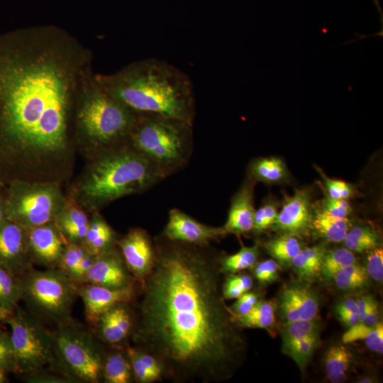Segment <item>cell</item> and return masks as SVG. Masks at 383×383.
Wrapping results in <instances>:
<instances>
[{
    "label": "cell",
    "mask_w": 383,
    "mask_h": 383,
    "mask_svg": "<svg viewBox=\"0 0 383 383\" xmlns=\"http://www.w3.org/2000/svg\"><path fill=\"white\" fill-rule=\"evenodd\" d=\"M356 262L353 252L346 248L326 251L323 259L321 275L326 280L333 279L340 270Z\"/></svg>",
    "instance_id": "35"
},
{
    "label": "cell",
    "mask_w": 383,
    "mask_h": 383,
    "mask_svg": "<svg viewBox=\"0 0 383 383\" xmlns=\"http://www.w3.org/2000/svg\"><path fill=\"white\" fill-rule=\"evenodd\" d=\"M231 313L234 323L241 328L270 330L275 324V306L269 301L260 300L245 314L236 315L231 311Z\"/></svg>",
    "instance_id": "27"
},
{
    "label": "cell",
    "mask_w": 383,
    "mask_h": 383,
    "mask_svg": "<svg viewBox=\"0 0 383 383\" xmlns=\"http://www.w3.org/2000/svg\"><path fill=\"white\" fill-rule=\"evenodd\" d=\"M65 204L55 221L67 243L82 244L87 231L90 213L66 192Z\"/></svg>",
    "instance_id": "21"
},
{
    "label": "cell",
    "mask_w": 383,
    "mask_h": 383,
    "mask_svg": "<svg viewBox=\"0 0 383 383\" xmlns=\"http://www.w3.org/2000/svg\"><path fill=\"white\" fill-rule=\"evenodd\" d=\"M6 219V186H0V225Z\"/></svg>",
    "instance_id": "53"
},
{
    "label": "cell",
    "mask_w": 383,
    "mask_h": 383,
    "mask_svg": "<svg viewBox=\"0 0 383 383\" xmlns=\"http://www.w3.org/2000/svg\"><path fill=\"white\" fill-rule=\"evenodd\" d=\"M0 264L18 277L33 267L27 230L8 219L0 225Z\"/></svg>",
    "instance_id": "15"
},
{
    "label": "cell",
    "mask_w": 383,
    "mask_h": 383,
    "mask_svg": "<svg viewBox=\"0 0 383 383\" xmlns=\"http://www.w3.org/2000/svg\"><path fill=\"white\" fill-rule=\"evenodd\" d=\"M56 182L13 181L6 186V218L26 229L55 222L66 200Z\"/></svg>",
    "instance_id": "9"
},
{
    "label": "cell",
    "mask_w": 383,
    "mask_h": 383,
    "mask_svg": "<svg viewBox=\"0 0 383 383\" xmlns=\"http://www.w3.org/2000/svg\"><path fill=\"white\" fill-rule=\"evenodd\" d=\"M266 252L282 266H291L303 248L301 239L293 235H278L263 244Z\"/></svg>",
    "instance_id": "28"
},
{
    "label": "cell",
    "mask_w": 383,
    "mask_h": 383,
    "mask_svg": "<svg viewBox=\"0 0 383 383\" xmlns=\"http://www.w3.org/2000/svg\"><path fill=\"white\" fill-rule=\"evenodd\" d=\"M374 299L370 296H362L356 299L357 306V313L360 320L363 318Z\"/></svg>",
    "instance_id": "51"
},
{
    "label": "cell",
    "mask_w": 383,
    "mask_h": 383,
    "mask_svg": "<svg viewBox=\"0 0 383 383\" xmlns=\"http://www.w3.org/2000/svg\"><path fill=\"white\" fill-rule=\"evenodd\" d=\"M55 360L52 365L76 382L98 383L105 353L99 339L72 318L52 331Z\"/></svg>",
    "instance_id": "8"
},
{
    "label": "cell",
    "mask_w": 383,
    "mask_h": 383,
    "mask_svg": "<svg viewBox=\"0 0 383 383\" xmlns=\"http://www.w3.org/2000/svg\"><path fill=\"white\" fill-rule=\"evenodd\" d=\"M351 223L348 218H337L320 209L313 210L311 232L328 242L339 243L345 238Z\"/></svg>",
    "instance_id": "24"
},
{
    "label": "cell",
    "mask_w": 383,
    "mask_h": 383,
    "mask_svg": "<svg viewBox=\"0 0 383 383\" xmlns=\"http://www.w3.org/2000/svg\"><path fill=\"white\" fill-rule=\"evenodd\" d=\"M278 204L271 198H267L262 204L255 211L252 233L258 235L271 228L278 215Z\"/></svg>",
    "instance_id": "38"
},
{
    "label": "cell",
    "mask_w": 383,
    "mask_h": 383,
    "mask_svg": "<svg viewBox=\"0 0 383 383\" xmlns=\"http://www.w3.org/2000/svg\"><path fill=\"white\" fill-rule=\"evenodd\" d=\"M317 170L320 172L324 182L327 195L329 196L347 200L355 194L356 192L353 185L342 180L328 177L319 168H317Z\"/></svg>",
    "instance_id": "43"
},
{
    "label": "cell",
    "mask_w": 383,
    "mask_h": 383,
    "mask_svg": "<svg viewBox=\"0 0 383 383\" xmlns=\"http://www.w3.org/2000/svg\"><path fill=\"white\" fill-rule=\"evenodd\" d=\"M23 377L25 382L30 383H75L52 365L23 374Z\"/></svg>",
    "instance_id": "42"
},
{
    "label": "cell",
    "mask_w": 383,
    "mask_h": 383,
    "mask_svg": "<svg viewBox=\"0 0 383 383\" xmlns=\"http://www.w3.org/2000/svg\"><path fill=\"white\" fill-rule=\"evenodd\" d=\"M132 282V274L117 246L95 255L84 280V283L113 289L133 287Z\"/></svg>",
    "instance_id": "16"
},
{
    "label": "cell",
    "mask_w": 383,
    "mask_h": 383,
    "mask_svg": "<svg viewBox=\"0 0 383 383\" xmlns=\"http://www.w3.org/2000/svg\"><path fill=\"white\" fill-rule=\"evenodd\" d=\"M96 84L136 114H153L194 122L196 101L189 77L155 58L133 62L116 73L96 75Z\"/></svg>",
    "instance_id": "3"
},
{
    "label": "cell",
    "mask_w": 383,
    "mask_h": 383,
    "mask_svg": "<svg viewBox=\"0 0 383 383\" xmlns=\"http://www.w3.org/2000/svg\"><path fill=\"white\" fill-rule=\"evenodd\" d=\"M77 291L84 304L85 318L92 326L105 311L116 304L128 303L135 295L133 287L113 289L89 283L77 285Z\"/></svg>",
    "instance_id": "18"
},
{
    "label": "cell",
    "mask_w": 383,
    "mask_h": 383,
    "mask_svg": "<svg viewBox=\"0 0 383 383\" xmlns=\"http://www.w3.org/2000/svg\"><path fill=\"white\" fill-rule=\"evenodd\" d=\"M311 191L296 189L292 196H287L272 229L278 235L296 236L300 239L311 233L313 209Z\"/></svg>",
    "instance_id": "11"
},
{
    "label": "cell",
    "mask_w": 383,
    "mask_h": 383,
    "mask_svg": "<svg viewBox=\"0 0 383 383\" xmlns=\"http://www.w3.org/2000/svg\"><path fill=\"white\" fill-rule=\"evenodd\" d=\"M379 321V311L377 303L372 301L361 322L367 326H374Z\"/></svg>",
    "instance_id": "49"
},
{
    "label": "cell",
    "mask_w": 383,
    "mask_h": 383,
    "mask_svg": "<svg viewBox=\"0 0 383 383\" xmlns=\"http://www.w3.org/2000/svg\"><path fill=\"white\" fill-rule=\"evenodd\" d=\"M368 277L365 267L356 262L340 270L333 279L340 290L348 292L365 287Z\"/></svg>",
    "instance_id": "36"
},
{
    "label": "cell",
    "mask_w": 383,
    "mask_h": 383,
    "mask_svg": "<svg viewBox=\"0 0 383 383\" xmlns=\"http://www.w3.org/2000/svg\"><path fill=\"white\" fill-rule=\"evenodd\" d=\"M279 307L284 323L316 319L320 301L311 287L304 283L295 282L282 290Z\"/></svg>",
    "instance_id": "17"
},
{
    "label": "cell",
    "mask_w": 383,
    "mask_h": 383,
    "mask_svg": "<svg viewBox=\"0 0 383 383\" xmlns=\"http://www.w3.org/2000/svg\"><path fill=\"white\" fill-rule=\"evenodd\" d=\"M259 301V295L249 291L237 298L229 309L236 315H243L249 312Z\"/></svg>",
    "instance_id": "48"
},
{
    "label": "cell",
    "mask_w": 383,
    "mask_h": 383,
    "mask_svg": "<svg viewBox=\"0 0 383 383\" xmlns=\"http://www.w3.org/2000/svg\"><path fill=\"white\" fill-rule=\"evenodd\" d=\"M326 252L323 244L303 248L292 262L293 271L302 280L311 281L316 279L321 275Z\"/></svg>",
    "instance_id": "25"
},
{
    "label": "cell",
    "mask_w": 383,
    "mask_h": 383,
    "mask_svg": "<svg viewBox=\"0 0 383 383\" xmlns=\"http://www.w3.org/2000/svg\"><path fill=\"white\" fill-rule=\"evenodd\" d=\"M0 186H5L4 184L1 182V179H0Z\"/></svg>",
    "instance_id": "56"
},
{
    "label": "cell",
    "mask_w": 383,
    "mask_h": 383,
    "mask_svg": "<svg viewBox=\"0 0 383 383\" xmlns=\"http://www.w3.org/2000/svg\"><path fill=\"white\" fill-rule=\"evenodd\" d=\"M87 251L81 244L67 243L57 269L70 279Z\"/></svg>",
    "instance_id": "41"
},
{
    "label": "cell",
    "mask_w": 383,
    "mask_h": 383,
    "mask_svg": "<svg viewBox=\"0 0 383 383\" xmlns=\"http://www.w3.org/2000/svg\"><path fill=\"white\" fill-rule=\"evenodd\" d=\"M363 340L366 346L372 351L382 353L383 352V324L379 321L374 326H367L360 322L344 333L342 341L345 344Z\"/></svg>",
    "instance_id": "29"
},
{
    "label": "cell",
    "mask_w": 383,
    "mask_h": 383,
    "mask_svg": "<svg viewBox=\"0 0 383 383\" xmlns=\"http://www.w3.org/2000/svg\"><path fill=\"white\" fill-rule=\"evenodd\" d=\"M116 232L101 214L90 213L89 224L82 245L89 253L97 255L116 246Z\"/></svg>",
    "instance_id": "22"
},
{
    "label": "cell",
    "mask_w": 383,
    "mask_h": 383,
    "mask_svg": "<svg viewBox=\"0 0 383 383\" xmlns=\"http://www.w3.org/2000/svg\"><path fill=\"white\" fill-rule=\"evenodd\" d=\"M160 234L171 240L193 245H209L227 235L223 226L202 223L177 208L170 210L167 223Z\"/></svg>",
    "instance_id": "13"
},
{
    "label": "cell",
    "mask_w": 383,
    "mask_h": 383,
    "mask_svg": "<svg viewBox=\"0 0 383 383\" xmlns=\"http://www.w3.org/2000/svg\"><path fill=\"white\" fill-rule=\"evenodd\" d=\"M162 180L156 169L126 143L87 160L67 193L91 213L124 196L144 193Z\"/></svg>",
    "instance_id": "4"
},
{
    "label": "cell",
    "mask_w": 383,
    "mask_h": 383,
    "mask_svg": "<svg viewBox=\"0 0 383 383\" xmlns=\"http://www.w3.org/2000/svg\"><path fill=\"white\" fill-rule=\"evenodd\" d=\"M133 376L132 367L126 355L113 352L104 355L101 378L107 383H129Z\"/></svg>",
    "instance_id": "30"
},
{
    "label": "cell",
    "mask_w": 383,
    "mask_h": 383,
    "mask_svg": "<svg viewBox=\"0 0 383 383\" xmlns=\"http://www.w3.org/2000/svg\"><path fill=\"white\" fill-rule=\"evenodd\" d=\"M253 268V274L261 284H267L276 281L279 277L281 265L274 259H268L257 262Z\"/></svg>",
    "instance_id": "44"
},
{
    "label": "cell",
    "mask_w": 383,
    "mask_h": 383,
    "mask_svg": "<svg viewBox=\"0 0 383 383\" xmlns=\"http://www.w3.org/2000/svg\"><path fill=\"white\" fill-rule=\"evenodd\" d=\"M318 341L319 335H308L282 349V352L290 357L300 370L303 371L309 362Z\"/></svg>",
    "instance_id": "37"
},
{
    "label": "cell",
    "mask_w": 383,
    "mask_h": 383,
    "mask_svg": "<svg viewBox=\"0 0 383 383\" xmlns=\"http://www.w3.org/2000/svg\"><path fill=\"white\" fill-rule=\"evenodd\" d=\"M7 374H8L0 370V383H6L9 382Z\"/></svg>",
    "instance_id": "55"
},
{
    "label": "cell",
    "mask_w": 383,
    "mask_h": 383,
    "mask_svg": "<svg viewBox=\"0 0 383 383\" xmlns=\"http://www.w3.org/2000/svg\"><path fill=\"white\" fill-rule=\"evenodd\" d=\"M335 312L340 321L348 327H351L361 322L360 316L357 313L348 312L340 310H336Z\"/></svg>",
    "instance_id": "50"
},
{
    "label": "cell",
    "mask_w": 383,
    "mask_h": 383,
    "mask_svg": "<svg viewBox=\"0 0 383 383\" xmlns=\"http://www.w3.org/2000/svg\"><path fill=\"white\" fill-rule=\"evenodd\" d=\"M4 322L11 328L17 374H26L53 364V334L45 324L18 305Z\"/></svg>",
    "instance_id": "10"
},
{
    "label": "cell",
    "mask_w": 383,
    "mask_h": 383,
    "mask_svg": "<svg viewBox=\"0 0 383 383\" xmlns=\"http://www.w3.org/2000/svg\"><path fill=\"white\" fill-rule=\"evenodd\" d=\"M91 55L55 26L0 34V179L64 184L74 173V112Z\"/></svg>",
    "instance_id": "1"
},
{
    "label": "cell",
    "mask_w": 383,
    "mask_h": 383,
    "mask_svg": "<svg viewBox=\"0 0 383 383\" xmlns=\"http://www.w3.org/2000/svg\"><path fill=\"white\" fill-rule=\"evenodd\" d=\"M128 306V303H118L99 316L94 326L99 340L114 345L129 335L133 329V319Z\"/></svg>",
    "instance_id": "20"
},
{
    "label": "cell",
    "mask_w": 383,
    "mask_h": 383,
    "mask_svg": "<svg viewBox=\"0 0 383 383\" xmlns=\"http://www.w3.org/2000/svg\"><path fill=\"white\" fill-rule=\"evenodd\" d=\"M26 311L43 324L57 327L72 319L77 285L57 268H30L19 277Z\"/></svg>",
    "instance_id": "7"
},
{
    "label": "cell",
    "mask_w": 383,
    "mask_h": 383,
    "mask_svg": "<svg viewBox=\"0 0 383 383\" xmlns=\"http://www.w3.org/2000/svg\"><path fill=\"white\" fill-rule=\"evenodd\" d=\"M336 310L357 313L356 299L353 298L345 299L336 306L335 311Z\"/></svg>",
    "instance_id": "52"
},
{
    "label": "cell",
    "mask_w": 383,
    "mask_h": 383,
    "mask_svg": "<svg viewBox=\"0 0 383 383\" xmlns=\"http://www.w3.org/2000/svg\"><path fill=\"white\" fill-rule=\"evenodd\" d=\"M253 285L252 278L246 274H229L222 284V294L225 299H237L249 292Z\"/></svg>",
    "instance_id": "39"
},
{
    "label": "cell",
    "mask_w": 383,
    "mask_h": 383,
    "mask_svg": "<svg viewBox=\"0 0 383 383\" xmlns=\"http://www.w3.org/2000/svg\"><path fill=\"white\" fill-rule=\"evenodd\" d=\"M13 312L0 308V321H4Z\"/></svg>",
    "instance_id": "54"
},
{
    "label": "cell",
    "mask_w": 383,
    "mask_h": 383,
    "mask_svg": "<svg viewBox=\"0 0 383 383\" xmlns=\"http://www.w3.org/2000/svg\"><path fill=\"white\" fill-rule=\"evenodd\" d=\"M20 301L19 277L0 264V308L13 312Z\"/></svg>",
    "instance_id": "33"
},
{
    "label": "cell",
    "mask_w": 383,
    "mask_h": 383,
    "mask_svg": "<svg viewBox=\"0 0 383 383\" xmlns=\"http://www.w3.org/2000/svg\"><path fill=\"white\" fill-rule=\"evenodd\" d=\"M126 355L131 363L133 377L140 383L152 382L159 378L150 372L138 358L135 347H129L126 350Z\"/></svg>",
    "instance_id": "47"
},
{
    "label": "cell",
    "mask_w": 383,
    "mask_h": 383,
    "mask_svg": "<svg viewBox=\"0 0 383 383\" xmlns=\"http://www.w3.org/2000/svg\"><path fill=\"white\" fill-rule=\"evenodd\" d=\"M137 116L106 94L89 75L80 89L74 112L77 153L87 160L126 143Z\"/></svg>",
    "instance_id": "5"
},
{
    "label": "cell",
    "mask_w": 383,
    "mask_h": 383,
    "mask_svg": "<svg viewBox=\"0 0 383 383\" xmlns=\"http://www.w3.org/2000/svg\"><path fill=\"white\" fill-rule=\"evenodd\" d=\"M365 268L374 281L381 282L383 279V250L378 246L367 251Z\"/></svg>",
    "instance_id": "45"
},
{
    "label": "cell",
    "mask_w": 383,
    "mask_h": 383,
    "mask_svg": "<svg viewBox=\"0 0 383 383\" xmlns=\"http://www.w3.org/2000/svg\"><path fill=\"white\" fill-rule=\"evenodd\" d=\"M352 252H362L380 246L379 237L372 228L364 225L350 226L342 241Z\"/></svg>",
    "instance_id": "32"
},
{
    "label": "cell",
    "mask_w": 383,
    "mask_h": 383,
    "mask_svg": "<svg viewBox=\"0 0 383 383\" xmlns=\"http://www.w3.org/2000/svg\"><path fill=\"white\" fill-rule=\"evenodd\" d=\"M27 230L28 249L33 266L57 268L67 241L55 222Z\"/></svg>",
    "instance_id": "12"
},
{
    "label": "cell",
    "mask_w": 383,
    "mask_h": 383,
    "mask_svg": "<svg viewBox=\"0 0 383 383\" xmlns=\"http://www.w3.org/2000/svg\"><path fill=\"white\" fill-rule=\"evenodd\" d=\"M320 324L316 319L284 323L281 328L282 349L308 335H319Z\"/></svg>",
    "instance_id": "34"
},
{
    "label": "cell",
    "mask_w": 383,
    "mask_h": 383,
    "mask_svg": "<svg viewBox=\"0 0 383 383\" xmlns=\"http://www.w3.org/2000/svg\"><path fill=\"white\" fill-rule=\"evenodd\" d=\"M127 144L165 179L189 163L194 148L193 123L153 114H138Z\"/></svg>",
    "instance_id": "6"
},
{
    "label": "cell",
    "mask_w": 383,
    "mask_h": 383,
    "mask_svg": "<svg viewBox=\"0 0 383 383\" xmlns=\"http://www.w3.org/2000/svg\"><path fill=\"white\" fill-rule=\"evenodd\" d=\"M116 246L132 275L141 282L154 262V240L145 229L134 227L118 237Z\"/></svg>",
    "instance_id": "14"
},
{
    "label": "cell",
    "mask_w": 383,
    "mask_h": 383,
    "mask_svg": "<svg viewBox=\"0 0 383 383\" xmlns=\"http://www.w3.org/2000/svg\"><path fill=\"white\" fill-rule=\"evenodd\" d=\"M320 210L323 213L337 218H348L353 209L345 199H334L328 195L323 199Z\"/></svg>",
    "instance_id": "46"
},
{
    "label": "cell",
    "mask_w": 383,
    "mask_h": 383,
    "mask_svg": "<svg viewBox=\"0 0 383 383\" xmlns=\"http://www.w3.org/2000/svg\"><path fill=\"white\" fill-rule=\"evenodd\" d=\"M350 350L342 344H334L326 350L324 367L328 379L333 383H340L348 378L353 363Z\"/></svg>",
    "instance_id": "26"
},
{
    "label": "cell",
    "mask_w": 383,
    "mask_h": 383,
    "mask_svg": "<svg viewBox=\"0 0 383 383\" xmlns=\"http://www.w3.org/2000/svg\"><path fill=\"white\" fill-rule=\"evenodd\" d=\"M255 184L247 174L233 196L227 219L223 226L227 234L248 235L252 233L255 211L253 206Z\"/></svg>",
    "instance_id": "19"
},
{
    "label": "cell",
    "mask_w": 383,
    "mask_h": 383,
    "mask_svg": "<svg viewBox=\"0 0 383 383\" xmlns=\"http://www.w3.org/2000/svg\"><path fill=\"white\" fill-rule=\"evenodd\" d=\"M0 370L17 374V360L11 333L0 328Z\"/></svg>",
    "instance_id": "40"
},
{
    "label": "cell",
    "mask_w": 383,
    "mask_h": 383,
    "mask_svg": "<svg viewBox=\"0 0 383 383\" xmlns=\"http://www.w3.org/2000/svg\"><path fill=\"white\" fill-rule=\"evenodd\" d=\"M260 247L257 243L252 246L241 245L235 253L220 255L219 264L222 273L233 274L244 270L252 268L257 262Z\"/></svg>",
    "instance_id": "31"
},
{
    "label": "cell",
    "mask_w": 383,
    "mask_h": 383,
    "mask_svg": "<svg viewBox=\"0 0 383 383\" xmlns=\"http://www.w3.org/2000/svg\"><path fill=\"white\" fill-rule=\"evenodd\" d=\"M247 174L255 183L267 184L287 182L290 176L284 162L277 157L253 159L248 165Z\"/></svg>",
    "instance_id": "23"
},
{
    "label": "cell",
    "mask_w": 383,
    "mask_h": 383,
    "mask_svg": "<svg viewBox=\"0 0 383 383\" xmlns=\"http://www.w3.org/2000/svg\"><path fill=\"white\" fill-rule=\"evenodd\" d=\"M152 268L133 338L179 382H220L242 363L245 344L224 302L219 257L209 245L154 239Z\"/></svg>",
    "instance_id": "2"
}]
</instances>
